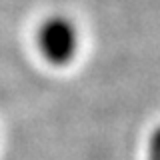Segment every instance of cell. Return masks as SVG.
Instances as JSON below:
<instances>
[{
    "instance_id": "cell-1",
    "label": "cell",
    "mask_w": 160,
    "mask_h": 160,
    "mask_svg": "<svg viewBox=\"0 0 160 160\" xmlns=\"http://www.w3.org/2000/svg\"><path fill=\"white\" fill-rule=\"evenodd\" d=\"M38 46L52 64H66L78 50V30L64 16L48 18L38 32Z\"/></svg>"
},
{
    "instance_id": "cell-2",
    "label": "cell",
    "mask_w": 160,
    "mask_h": 160,
    "mask_svg": "<svg viewBox=\"0 0 160 160\" xmlns=\"http://www.w3.org/2000/svg\"><path fill=\"white\" fill-rule=\"evenodd\" d=\"M148 160H160V126L150 138V148H148Z\"/></svg>"
}]
</instances>
